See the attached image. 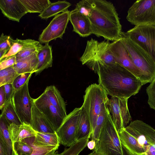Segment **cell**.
Returning a JSON list of instances; mask_svg holds the SVG:
<instances>
[{
    "label": "cell",
    "instance_id": "1",
    "mask_svg": "<svg viewBox=\"0 0 155 155\" xmlns=\"http://www.w3.org/2000/svg\"><path fill=\"white\" fill-rule=\"evenodd\" d=\"M92 71L98 76L99 84L111 97L128 99L143 85L139 78L117 63L99 62Z\"/></svg>",
    "mask_w": 155,
    "mask_h": 155
},
{
    "label": "cell",
    "instance_id": "2",
    "mask_svg": "<svg viewBox=\"0 0 155 155\" xmlns=\"http://www.w3.org/2000/svg\"><path fill=\"white\" fill-rule=\"evenodd\" d=\"M91 10L88 17L92 34L113 41L121 38L122 26L113 4L106 0H91Z\"/></svg>",
    "mask_w": 155,
    "mask_h": 155
},
{
    "label": "cell",
    "instance_id": "3",
    "mask_svg": "<svg viewBox=\"0 0 155 155\" xmlns=\"http://www.w3.org/2000/svg\"><path fill=\"white\" fill-rule=\"evenodd\" d=\"M118 134L122 146L131 154L143 155L155 144V129L142 120L131 122Z\"/></svg>",
    "mask_w": 155,
    "mask_h": 155
},
{
    "label": "cell",
    "instance_id": "4",
    "mask_svg": "<svg viewBox=\"0 0 155 155\" xmlns=\"http://www.w3.org/2000/svg\"><path fill=\"white\" fill-rule=\"evenodd\" d=\"M120 40L126 48L134 64L141 72V81L143 85L150 83L155 76V63L152 59L122 32Z\"/></svg>",
    "mask_w": 155,
    "mask_h": 155
},
{
    "label": "cell",
    "instance_id": "5",
    "mask_svg": "<svg viewBox=\"0 0 155 155\" xmlns=\"http://www.w3.org/2000/svg\"><path fill=\"white\" fill-rule=\"evenodd\" d=\"M109 99L106 91L99 84H92L85 91L82 106L85 109L89 120L91 136L94 133L101 107Z\"/></svg>",
    "mask_w": 155,
    "mask_h": 155
},
{
    "label": "cell",
    "instance_id": "6",
    "mask_svg": "<svg viewBox=\"0 0 155 155\" xmlns=\"http://www.w3.org/2000/svg\"><path fill=\"white\" fill-rule=\"evenodd\" d=\"M94 151L102 155H124L118 132L110 113Z\"/></svg>",
    "mask_w": 155,
    "mask_h": 155
},
{
    "label": "cell",
    "instance_id": "7",
    "mask_svg": "<svg viewBox=\"0 0 155 155\" xmlns=\"http://www.w3.org/2000/svg\"><path fill=\"white\" fill-rule=\"evenodd\" d=\"M110 44L108 41L99 42L93 38L88 40L79 61L91 70L99 62L116 63L110 50Z\"/></svg>",
    "mask_w": 155,
    "mask_h": 155
},
{
    "label": "cell",
    "instance_id": "8",
    "mask_svg": "<svg viewBox=\"0 0 155 155\" xmlns=\"http://www.w3.org/2000/svg\"><path fill=\"white\" fill-rule=\"evenodd\" d=\"M126 19L135 26H155V0H137L128 9Z\"/></svg>",
    "mask_w": 155,
    "mask_h": 155
},
{
    "label": "cell",
    "instance_id": "9",
    "mask_svg": "<svg viewBox=\"0 0 155 155\" xmlns=\"http://www.w3.org/2000/svg\"><path fill=\"white\" fill-rule=\"evenodd\" d=\"M122 33L146 52L155 63V26H135Z\"/></svg>",
    "mask_w": 155,
    "mask_h": 155
},
{
    "label": "cell",
    "instance_id": "10",
    "mask_svg": "<svg viewBox=\"0 0 155 155\" xmlns=\"http://www.w3.org/2000/svg\"><path fill=\"white\" fill-rule=\"evenodd\" d=\"M29 80L15 91L12 97L14 107L23 124L30 125L34 99L30 96L28 84Z\"/></svg>",
    "mask_w": 155,
    "mask_h": 155
},
{
    "label": "cell",
    "instance_id": "11",
    "mask_svg": "<svg viewBox=\"0 0 155 155\" xmlns=\"http://www.w3.org/2000/svg\"><path fill=\"white\" fill-rule=\"evenodd\" d=\"M81 112V107L75 108L67 115L56 131L60 143L70 147L77 142L76 135Z\"/></svg>",
    "mask_w": 155,
    "mask_h": 155
},
{
    "label": "cell",
    "instance_id": "12",
    "mask_svg": "<svg viewBox=\"0 0 155 155\" xmlns=\"http://www.w3.org/2000/svg\"><path fill=\"white\" fill-rule=\"evenodd\" d=\"M128 99L111 97L107 102L109 113L118 132L127 127L132 120L128 107Z\"/></svg>",
    "mask_w": 155,
    "mask_h": 155
},
{
    "label": "cell",
    "instance_id": "13",
    "mask_svg": "<svg viewBox=\"0 0 155 155\" xmlns=\"http://www.w3.org/2000/svg\"><path fill=\"white\" fill-rule=\"evenodd\" d=\"M70 11L65 12L55 16L39 36L40 43H48L57 38L62 39L69 20Z\"/></svg>",
    "mask_w": 155,
    "mask_h": 155
},
{
    "label": "cell",
    "instance_id": "14",
    "mask_svg": "<svg viewBox=\"0 0 155 155\" xmlns=\"http://www.w3.org/2000/svg\"><path fill=\"white\" fill-rule=\"evenodd\" d=\"M110 48L116 63L128 70L141 80V72L134 64L120 39L110 43Z\"/></svg>",
    "mask_w": 155,
    "mask_h": 155
},
{
    "label": "cell",
    "instance_id": "15",
    "mask_svg": "<svg viewBox=\"0 0 155 155\" xmlns=\"http://www.w3.org/2000/svg\"><path fill=\"white\" fill-rule=\"evenodd\" d=\"M34 102L45 115L56 131L64 120L56 108L49 102L44 92L38 98L34 99Z\"/></svg>",
    "mask_w": 155,
    "mask_h": 155
},
{
    "label": "cell",
    "instance_id": "16",
    "mask_svg": "<svg viewBox=\"0 0 155 155\" xmlns=\"http://www.w3.org/2000/svg\"><path fill=\"white\" fill-rule=\"evenodd\" d=\"M0 8L4 16L10 20L18 22L28 13L20 0H0Z\"/></svg>",
    "mask_w": 155,
    "mask_h": 155
},
{
    "label": "cell",
    "instance_id": "17",
    "mask_svg": "<svg viewBox=\"0 0 155 155\" xmlns=\"http://www.w3.org/2000/svg\"><path fill=\"white\" fill-rule=\"evenodd\" d=\"M69 20L73 26V31L80 37H87L92 34L88 18L74 9L70 12Z\"/></svg>",
    "mask_w": 155,
    "mask_h": 155
},
{
    "label": "cell",
    "instance_id": "18",
    "mask_svg": "<svg viewBox=\"0 0 155 155\" xmlns=\"http://www.w3.org/2000/svg\"><path fill=\"white\" fill-rule=\"evenodd\" d=\"M30 126L36 132L55 133L56 131L47 118L36 106L33 104Z\"/></svg>",
    "mask_w": 155,
    "mask_h": 155
},
{
    "label": "cell",
    "instance_id": "19",
    "mask_svg": "<svg viewBox=\"0 0 155 155\" xmlns=\"http://www.w3.org/2000/svg\"><path fill=\"white\" fill-rule=\"evenodd\" d=\"M36 51L38 62L35 72L36 75L51 67L53 61L51 47L48 43L43 45L39 43L36 46Z\"/></svg>",
    "mask_w": 155,
    "mask_h": 155
},
{
    "label": "cell",
    "instance_id": "20",
    "mask_svg": "<svg viewBox=\"0 0 155 155\" xmlns=\"http://www.w3.org/2000/svg\"><path fill=\"white\" fill-rule=\"evenodd\" d=\"M49 102L57 109L64 119L67 116L66 104L61 93L54 85L47 87L43 92Z\"/></svg>",
    "mask_w": 155,
    "mask_h": 155
},
{
    "label": "cell",
    "instance_id": "21",
    "mask_svg": "<svg viewBox=\"0 0 155 155\" xmlns=\"http://www.w3.org/2000/svg\"><path fill=\"white\" fill-rule=\"evenodd\" d=\"M10 137L12 143L35 137L37 133L30 125L11 124L9 126Z\"/></svg>",
    "mask_w": 155,
    "mask_h": 155
},
{
    "label": "cell",
    "instance_id": "22",
    "mask_svg": "<svg viewBox=\"0 0 155 155\" xmlns=\"http://www.w3.org/2000/svg\"><path fill=\"white\" fill-rule=\"evenodd\" d=\"M38 59L36 51L31 55L18 61L13 67L19 74L28 73H35L37 66Z\"/></svg>",
    "mask_w": 155,
    "mask_h": 155
},
{
    "label": "cell",
    "instance_id": "23",
    "mask_svg": "<svg viewBox=\"0 0 155 155\" xmlns=\"http://www.w3.org/2000/svg\"><path fill=\"white\" fill-rule=\"evenodd\" d=\"M90 123L85 109L82 106L78 121L76 135L77 141L86 138H90L91 136Z\"/></svg>",
    "mask_w": 155,
    "mask_h": 155
},
{
    "label": "cell",
    "instance_id": "24",
    "mask_svg": "<svg viewBox=\"0 0 155 155\" xmlns=\"http://www.w3.org/2000/svg\"><path fill=\"white\" fill-rule=\"evenodd\" d=\"M31 144L38 147L59 146V139L56 133L37 132Z\"/></svg>",
    "mask_w": 155,
    "mask_h": 155
},
{
    "label": "cell",
    "instance_id": "25",
    "mask_svg": "<svg viewBox=\"0 0 155 155\" xmlns=\"http://www.w3.org/2000/svg\"><path fill=\"white\" fill-rule=\"evenodd\" d=\"M71 4L66 1H59L51 3L41 13L39 16L43 19H47L53 16H55L60 12H63L68 10Z\"/></svg>",
    "mask_w": 155,
    "mask_h": 155
},
{
    "label": "cell",
    "instance_id": "26",
    "mask_svg": "<svg viewBox=\"0 0 155 155\" xmlns=\"http://www.w3.org/2000/svg\"><path fill=\"white\" fill-rule=\"evenodd\" d=\"M109 113L107 102L104 104L101 107V111L97 119L94 133L91 137V140L95 141L96 144L104 125L107 117Z\"/></svg>",
    "mask_w": 155,
    "mask_h": 155
},
{
    "label": "cell",
    "instance_id": "27",
    "mask_svg": "<svg viewBox=\"0 0 155 155\" xmlns=\"http://www.w3.org/2000/svg\"><path fill=\"white\" fill-rule=\"evenodd\" d=\"M1 115L5 117L10 124L21 125L23 124L16 111L12 98L5 106Z\"/></svg>",
    "mask_w": 155,
    "mask_h": 155
},
{
    "label": "cell",
    "instance_id": "28",
    "mask_svg": "<svg viewBox=\"0 0 155 155\" xmlns=\"http://www.w3.org/2000/svg\"><path fill=\"white\" fill-rule=\"evenodd\" d=\"M28 13L41 14L51 3L49 0H20Z\"/></svg>",
    "mask_w": 155,
    "mask_h": 155
},
{
    "label": "cell",
    "instance_id": "29",
    "mask_svg": "<svg viewBox=\"0 0 155 155\" xmlns=\"http://www.w3.org/2000/svg\"><path fill=\"white\" fill-rule=\"evenodd\" d=\"M39 41L31 39H28L26 43L21 50L16 55V62L29 56L36 51V46Z\"/></svg>",
    "mask_w": 155,
    "mask_h": 155
},
{
    "label": "cell",
    "instance_id": "30",
    "mask_svg": "<svg viewBox=\"0 0 155 155\" xmlns=\"http://www.w3.org/2000/svg\"><path fill=\"white\" fill-rule=\"evenodd\" d=\"M33 140H31L28 143L24 140L13 142V148L15 155H31L33 150V148L31 144Z\"/></svg>",
    "mask_w": 155,
    "mask_h": 155
},
{
    "label": "cell",
    "instance_id": "31",
    "mask_svg": "<svg viewBox=\"0 0 155 155\" xmlns=\"http://www.w3.org/2000/svg\"><path fill=\"white\" fill-rule=\"evenodd\" d=\"M20 74L15 71L13 66L0 70V86L12 84Z\"/></svg>",
    "mask_w": 155,
    "mask_h": 155
},
{
    "label": "cell",
    "instance_id": "32",
    "mask_svg": "<svg viewBox=\"0 0 155 155\" xmlns=\"http://www.w3.org/2000/svg\"><path fill=\"white\" fill-rule=\"evenodd\" d=\"M89 140V138H86L77 141L68 148L65 149L61 155H78L87 146Z\"/></svg>",
    "mask_w": 155,
    "mask_h": 155
},
{
    "label": "cell",
    "instance_id": "33",
    "mask_svg": "<svg viewBox=\"0 0 155 155\" xmlns=\"http://www.w3.org/2000/svg\"><path fill=\"white\" fill-rule=\"evenodd\" d=\"M10 125L2 115L0 116V137L2 138L8 145L12 147V142L11 139L9 126Z\"/></svg>",
    "mask_w": 155,
    "mask_h": 155
},
{
    "label": "cell",
    "instance_id": "34",
    "mask_svg": "<svg viewBox=\"0 0 155 155\" xmlns=\"http://www.w3.org/2000/svg\"><path fill=\"white\" fill-rule=\"evenodd\" d=\"M28 39L21 40L16 38L13 39L12 44L6 54L1 59L0 61L15 55L22 49L27 42Z\"/></svg>",
    "mask_w": 155,
    "mask_h": 155
},
{
    "label": "cell",
    "instance_id": "35",
    "mask_svg": "<svg viewBox=\"0 0 155 155\" xmlns=\"http://www.w3.org/2000/svg\"><path fill=\"white\" fill-rule=\"evenodd\" d=\"M74 9L88 18L91 10V0H82L79 1L76 4Z\"/></svg>",
    "mask_w": 155,
    "mask_h": 155
},
{
    "label": "cell",
    "instance_id": "36",
    "mask_svg": "<svg viewBox=\"0 0 155 155\" xmlns=\"http://www.w3.org/2000/svg\"><path fill=\"white\" fill-rule=\"evenodd\" d=\"M146 91L148 98V103L150 108L155 110V76L147 87Z\"/></svg>",
    "mask_w": 155,
    "mask_h": 155
},
{
    "label": "cell",
    "instance_id": "37",
    "mask_svg": "<svg viewBox=\"0 0 155 155\" xmlns=\"http://www.w3.org/2000/svg\"><path fill=\"white\" fill-rule=\"evenodd\" d=\"M32 73H28L20 74L12 84L14 90L16 91L22 87L26 82L29 80Z\"/></svg>",
    "mask_w": 155,
    "mask_h": 155
},
{
    "label": "cell",
    "instance_id": "38",
    "mask_svg": "<svg viewBox=\"0 0 155 155\" xmlns=\"http://www.w3.org/2000/svg\"><path fill=\"white\" fill-rule=\"evenodd\" d=\"M32 145L33 150L31 155H45L53 150H57L59 147L58 146L38 147Z\"/></svg>",
    "mask_w": 155,
    "mask_h": 155
},
{
    "label": "cell",
    "instance_id": "39",
    "mask_svg": "<svg viewBox=\"0 0 155 155\" xmlns=\"http://www.w3.org/2000/svg\"><path fill=\"white\" fill-rule=\"evenodd\" d=\"M13 40L10 36L5 35L2 33L0 37V50H4L8 52L12 44Z\"/></svg>",
    "mask_w": 155,
    "mask_h": 155
},
{
    "label": "cell",
    "instance_id": "40",
    "mask_svg": "<svg viewBox=\"0 0 155 155\" xmlns=\"http://www.w3.org/2000/svg\"><path fill=\"white\" fill-rule=\"evenodd\" d=\"M0 155H16L13 147L0 137Z\"/></svg>",
    "mask_w": 155,
    "mask_h": 155
},
{
    "label": "cell",
    "instance_id": "41",
    "mask_svg": "<svg viewBox=\"0 0 155 155\" xmlns=\"http://www.w3.org/2000/svg\"><path fill=\"white\" fill-rule=\"evenodd\" d=\"M16 62L15 55L0 61V70L13 66Z\"/></svg>",
    "mask_w": 155,
    "mask_h": 155
},
{
    "label": "cell",
    "instance_id": "42",
    "mask_svg": "<svg viewBox=\"0 0 155 155\" xmlns=\"http://www.w3.org/2000/svg\"><path fill=\"white\" fill-rule=\"evenodd\" d=\"M4 86L5 95V105L12 98L15 91L12 84H5Z\"/></svg>",
    "mask_w": 155,
    "mask_h": 155
},
{
    "label": "cell",
    "instance_id": "43",
    "mask_svg": "<svg viewBox=\"0 0 155 155\" xmlns=\"http://www.w3.org/2000/svg\"><path fill=\"white\" fill-rule=\"evenodd\" d=\"M5 95L4 85L0 86V109L2 110L5 105Z\"/></svg>",
    "mask_w": 155,
    "mask_h": 155
},
{
    "label": "cell",
    "instance_id": "44",
    "mask_svg": "<svg viewBox=\"0 0 155 155\" xmlns=\"http://www.w3.org/2000/svg\"><path fill=\"white\" fill-rule=\"evenodd\" d=\"M143 155H155V144L149 145Z\"/></svg>",
    "mask_w": 155,
    "mask_h": 155
},
{
    "label": "cell",
    "instance_id": "45",
    "mask_svg": "<svg viewBox=\"0 0 155 155\" xmlns=\"http://www.w3.org/2000/svg\"><path fill=\"white\" fill-rule=\"evenodd\" d=\"M96 146V142L94 140H93L89 141L87 144V147L90 150L94 149Z\"/></svg>",
    "mask_w": 155,
    "mask_h": 155
},
{
    "label": "cell",
    "instance_id": "46",
    "mask_svg": "<svg viewBox=\"0 0 155 155\" xmlns=\"http://www.w3.org/2000/svg\"><path fill=\"white\" fill-rule=\"evenodd\" d=\"M123 149L124 155H137L131 154L123 146Z\"/></svg>",
    "mask_w": 155,
    "mask_h": 155
},
{
    "label": "cell",
    "instance_id": "47",
    "mask_svg": "<svg viewBox=\"0 0 155 155\" xmlns=\"http://www.w3.org/2000/svg\"><path fill=\"white\" fill-rule=\"evenodd\" d=\"M61 153L58 154L56 150H53L45 155H61Z\"/></svg>",
    "mask_w": 155,
    "mask_h": 155
},
{
    "label": "cell",
    "instance_id": "48",
    "mask_svg": "<svg viewBox=\"0 0 155 155\" xmlns=\"http://www.w3.org/2000/svg\"><path fill=\"white\" fill-rule=\"evenodd\" d=\"M87 155H101V154H100L99 153L97 152L93 151L92 153H91Z\"/></svg>",
    "mask_w": 155,
    "mask_h": 155
}]
</instances>
